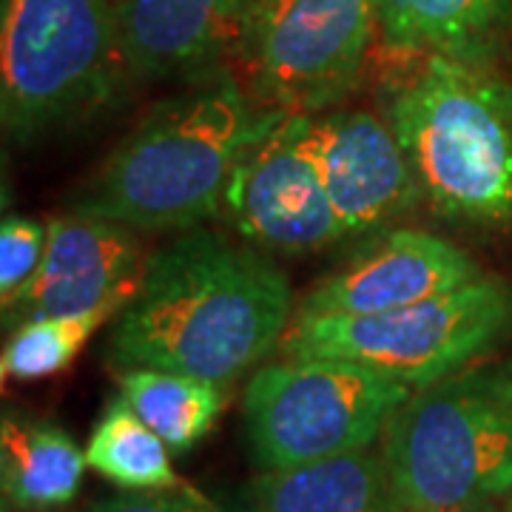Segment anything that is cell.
<instances>
[{
	"label": "cell",
	"mask_w": 512,
	"mask_h": 512,
	"mask_svg": "<svg viewBox=\"0 0 512 512\" xmlns=\"http://www.w3.org/2000/svg\"><path fill=\"white\" fill-rule=\"evenodd\" d=\"M305 117L271 111L239 154L222 197L239 234L276 254H311L345 239L305 148Z\"/></svg>",
	"instance_id": "9c48e42d"
},
{
	"label": "cell",
	"mask_w": 512,
	"mask_h": 512,
	"mask_svg": "<svg viewBox=\"0 0 512 512\" xmlns=\"http://www.w3.org/2000/svg\"><path fill=\"white\" fill-rule=\"evenodd\" d=\"M512 328V288L498 276L376 316H293L285 359H333L376 370L413 390L447 379Z\"/></svg>",
	"instance_id": "8992f818"
},
{
	"label": "cell",
	"mask_w": 512,
	"mask_h": 512,
	"mask_svg": "<svg viewBox=\"0 0 512 512\" xmlns=\"http://www.w3.org/2000/svg\"><path fill=\"white\" fill-rule=\"evenodd\" d=\"M168 453L171 450L165 441L131 410L123 396L111 399L86 444L89 467L128 493L180 487Z\"/></svg>",
	"instance_id": "ac0fdd59"
},
{
	"label": "cell",
	"mask_w": 512,
	"mask_h": 512,
	"mask_svg": "<svg viewBox=\"0 0 512 512\" xmlns=\"http://www.w3.org/2000/svg\"><path fill=\"white\" fill-rule=\"evenodd\" d=\"M305 148L345 237L376 234L421 202L407 154L384 117L370 111L308 114Z\"/></svg>",
	"instance_id": "8fae6325"
},
{
	"label": "cell",
	"mask_w": 512,
	"mask_h": 512,
	"mask_svg": "<svg viewBox=\"0 0 512 512\" xmlns=\"http://www.w3.org/2000/svg\"><path fill=\"white\" fill-rule=\"evenodd\" d=\"M510 512H512V501H510Z\"/></svg>",
	"instance_id": "603a6c76"
},
{
	"label": "cell",
	"mask_w": 512,
	"mask_h": 512,
	"mask_svg": "<svg viewBox=\"0 0 512 512\" xmlns=\"http://www.w3.org/2000/svg\"><path fill=\"white\" fill-rule=\"evenodd\" d=\"M106 319H111L109 313L49 316V319L23 322L3 348V359H0L3 379L32 382L43 376H55L63 367L72 365L74 356Z\"/></svg>",
	"instance_id": "d6986e66"
},
{
	"label": "cell",
	"mask_w": 512,
	"mask_h": 512,
	"mask_svg": "<svg viewBox=\"0 0 512 512\" xmlns=\"http://www.w3.org/2000/svg\"><path fill=\"white\" fill-rule=\"evenodd\" d=\"M6 512H9V510H6Z\"/></svg>",
	"instance_id": "cb8c5ba5"
},
{
	"label": "cell",
	"mask_w": 512,
	"mask_h": 512,
	"mask_svg": "<svg viewBox=\"0 0 512 512\" xmlns=\"http://www.w3.org/2000/svg\"><path fill=\"white\" fill-rule=\"evenodd\" d=\"M271 111H256L231 74L148 111L111 151L77 211L131 231H191L222 208L239 154Z\"/></svg>",
	"instance_id": "7a4b0ae2"
},
{
	"label": "cell",
	"mask_w": 512,
	"mask_h": 512,
	"mask_svg": "<svg viewBox=\"0 0 512 512\" xmlns=\"http://www.w3.org/2000/svg\"><path fill=\"white\" fill-rule=\"evenodd\" d=\"M86 512H231L214 504L191 487L171 490H143V493H120L94 501Z\"/></svg>",
	"instance_id": "44dd1931"
},
{
	"label": "cell",
	"mask_w": 512,
	"mask_h": 512,
	"mask_svg": "<svg viewBox=\"0 0 512 512\" xmlns=\"http://www.w3.org/2000/svg\"><path fill=\"white\" fill-rule=\"evenodd\" d=\"M120 387L131 410L165 441L171 453H188L197 447L225 407L220 384L183 373L131 367L120 373Z\"/></svg>",
	"instance_id": "e0dca14e"
},
{
	"label": "cell",
	"mask_w": 512,
	"mask_h": 512,
	"mask_svg": "<svg viewBox=\"0 0 512 512\" xmlns=\"http://www.w3.org/2000/svg\"><path fill=\"white\" fill-rule=\"evenodd\" d=\"M49 225L29 217H3L0 225V299L3 308L18 296L40 271L46 254Z\"/></svg>",
	"instance_id": "ffe728a7"
},
{
	"label": "cell",
	"mask_w": 512,
	"mask_h": 512,
	"mask_svg": "<svg viewBox=\"0 0 512 512\" xmlns=\"http://www.w3.org/2000/svg\"><path fill=\"white\" fill-rule=\"evenodd\" d=\"M410 60L387 89L384 120L407 154L421 200L456 220H512V83L490 63Z\"/></svg>",
	"instance_id": "3957f363"
},
{
	"label": "cell",
	"mask_w": 512,
	"mask_h": 512,
	"mask_svg": "<svg viewBox=\"0 0 512 512\" xmlns=\"http://www.w3.org/2000/svg\"><path fill=\"white\" fill-rule=\"evenodd\" d=\"M379 453L399 512H436L512 493V379L458 370L416 387Z\"/></svg>",
	"instance_id": "277c9868"
},
{
	"label": "cell",
	"mask_w": 512,
	"mask_h": 512,
	"mask_svg": "<svg viewBox=\"0 0 512 512\" xmlns=\"http://www.w3.org/2000/svg\"><path fill=\"white\" fill-rule=\"evenodd\" d=\"M291 319V282L268 256L191 228L148 254L114 316L109 359L225 387L282 345Z\"/></svg>",
	"instance_id": "6da1fadb"
},
{
	"label": "cell",
	"mask_w": 512,
	"mask_h": 512,
	"mask_svg": "<svg viewBox=\"0 0 512 512\" xmlns=\"http://www.w3.org/2000/svg\"><path fill=\"white\" fill-rule=\"evenodd\" d=\"M373 29V0H254L237 55L265 111L316 114L359 86Z\"/></svg>",
	"instance_id": "ba28073f"
},
{
	"label": "cell",
	"mask_w": 512,
	"mask_h": 512,
	"mask_svg": "<svg viewBox=\"0 0 512 512\" xmlns=\"http://www.w3.org/2000/svg\"><path fill=\"white\" fill-rule=\"evenodd\" d=\"M478 276L481 268L453 242L399 228L316 282L293 316H376L464 288Z\"/></svg>",
	"instance_id": "7c38bea8"
},
{
	"label": "cell",
	"mask_w": 512,
	"mask_h": 512,
	"mask_svg": "<svg viewBox=\"0 0 512 512\" xmlns=\"http://www.w3.org/2000/svg\"><path fill=\"white\" fill-rule=\"evenodd\" d=\"M86 453L55 424L6 413L0 424V484L15 512L66 507L86 473Z\"/></svg>",
	"instance_id": "2e32d148"
},
{
	"label": "cell",
	"mask_w": 512,
	"mask_h": 512,
	"mask_svg": "<svg viewBox=\"0 0 512 512\" xmlns=\"http://www.w3.org/2000/svg\"><path fill=\"white\" fill-rule=\"evenodd\" d=\"M384 46L399 57L490 63L512 29V0H373Z\"/></svg>",
	"instance_id": "9a60e30c"
},
{
	"label": "cell",
	"mask_w": 512,
	"mask_h": 512,
	"mask_svg": "<svg viewBox=\"0 0 512 512\" xmlns=\"http://www.w3.org/2000/svg\"><path fill=\"white\" fill-rule=\"evenodd\" d=\"M128 69L114 0H3V128L29 143L103 106Z\"/></svg>",
	"instance_id": "5b68a950"
},
{
	"label": "cell",
	"mask_w": 512,
	"mask_h": 512,
	"mask_svg": "<svg viewBox=\"0 0 512 512\" xmlns=\"http://www.w3.org/2000/svg\"><path fill=\"white\" fill-rule=\"evenodd\" d=\"M254 0H114L128 72L140 77L214 74L237 55Z\"/></svg>",
	"instance_id": "4fadbf2b"
},
{
	"label": "cell",
	"mask_w": 512,
	"mask_h": 512,
	"mask_svg": "<svg viewBox=\"0 0 512 512\" xmlns=\"http://www.w3.org/2000/svg\"><path fill=\"white\" fill-rule=\"evenodd\" d=\"M146 259L137 234L120 222L86 211L55 217L40 271L3 313L18 325L49 316H120L140 285Z\"/></svg>",
	"instance_id": "30bf717a"
},
{
	"label": "cell",
	"mask_w": 512,
	"mask_h": 512,
	"mask_svg": "<svg viewBox=\"0 0 512 512\" xmlns=\"http://www.w3.org/2000/svg\"><path fill=\"white\" fill-rule=\"evenodd\" d=\"M413 387L333 359L256 367L242 393V433L262 473L370 450Z\"/></svg>",
	"instance_id": "52a82bcc"
},
{
	"label": "cell",
	"mask_w": 512,
	"mask_h": 512,
	"mask_svg": "<svg viewBox=\"0 0 512 512\" xmlns=\"http://www.w3.org/2000/svg\"><path fill=\"white\" fill-rule=\"evenodd\" d=\"M231 512H399L382 453H348L271 470L239 490Z\"/></svg>",
	"instance_id": "5bb4252c"
},
{
	"label": "cell",
	"mask_w": 512,
	"mask_h": 512,
	"mask_svg": "<svg viewBox=\"0 0 512 512\" xmlns=\"http://www.w3.org/2000/svg\"><path fill=\"white\" fill-rule=\"evenodd\" d=\"M436 512H498L495 501H478V504H464V507H450V510Z\"/></svg>",
	"instance_id": "7402d4cb"
}]
</instances>
